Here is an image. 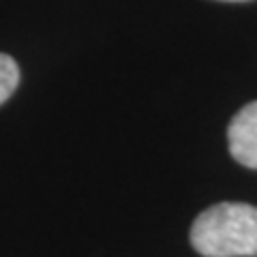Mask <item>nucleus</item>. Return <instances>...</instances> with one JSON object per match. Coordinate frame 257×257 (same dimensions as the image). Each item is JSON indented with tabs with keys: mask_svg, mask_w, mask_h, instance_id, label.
<instances>
[{
	"mask_svg": "<svg viewBox=\"0 0 257 257\" xmlns=\"http://www.w3.org/2000/svg\"><path fill=\"white\" fill-rule=\"evenodd\" d=\"M20 84V69L11 56L0 54V105L15 92Z\"/></svg>",
	"mask_w": 257,
	"mask_h": 257,
	"instance_id": "3",
	"label": "nucleus"
},
{
	"mask_svg": "<svg viewBox=\"0 0 257 257\" xmlns=\"http://www.w3.org/2000/svg\"><path fill=\"white\" fill-rule=\"evenodd\" d=\"M191 244L204 257H257V206H210L193 221Z\"/></svg>",
	"mask_w": 257,
	"mask_h": 257,
	"instance_id": "1",
	"label": "nucleus"
},
{
	"mask_svg": "<svg viewBox=\"0 0 257 257\" xmlns=\"http://www.w3.org/2000/svg\"><path fill=\"white\" fill-rule=\"evenodd\" d=\"M223 3H244V0H223Z\"/></svg>",
	"mask_w": 257,
	"mask_h": 257,
	"instance_id": "4",
	"label": "nucleus"
},
{
	"mask_svg": "<svg viewBox=\"0 0 257 257\" xmlns=\"http://www.w3.org/2000/svg\"><path fill=\"white\" fill-rule=\"evenodd\" d=\"M229 152L240 165L257 170V101L248 103L227 126Z\"/></svg>",
	"mask_w": 257,
	"mask_h": 257,
	"instance_id": "2",
	"label": "nucleus"
}]
</instances>
